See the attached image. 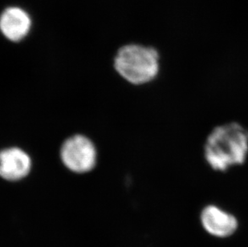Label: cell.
<instances>
[{
  "label": "cell",
  "instance_id": "obj_1",
  "mask_svg": "<svg viewBox=\"0 0 248 247\" xmlns=\"http://www.w3.org/2000/svg\"><path fill=\"white\" fill-rule=\"evenodd\" d=\"M203 152L206 163L217 172L243 166L248 156V130L238 122L216 126L205 140Z\"/></svg>",
  "mask_w": 248,
  "mask_h": 247
},
{
  "label": "cell",
  "instance_id": "obj_2",
  "mask_svg": "<svg viewBox=\"0 0 248 247\" xmlns=\"http://www.w3.org/2000/svg\"><path fill=\"white\" fill-rule=\"evenodd\" d=\"M114 68L129 84H149L159 75V54L154 47L134 44L125 45L117 51Z\"/></svg>",
  "mask_w": 248,
  "mask_h": 247
},
{
  "label": "cell",
  "instance_id": "obj_3",
  "mask_svg": "<svg viewBox=\"0 0 248 247\" xmlns=\"http://www.w3.org/2000/svg\"><path fill=\"white\" fill-rule=\"evenodd\" d=\"M60 155L66 168L73 173H89L96 166V146L84 135L77 134L68 138L61 146Z\"/></svg>",
  "mask_w": 248,
  "mask_h": 247
},
{
  "label": "cell",
  "instance_id": "obj_4",
  "mask_svg": "<svg viewBox=\"0 0 248 247\" xmlns=\"http://www.w3.org/2000/svg\"><path fill=\"white\" fill-rule=\"evenodd\" d=\"M32 162L24 149L11 147L0 151V177L9 182L24 179L31 170Z\"/></svg>",
  "mask_w": 248,
  "mask_h": 247
},
{
  "label": "cell",
  "instance_id": "obj_5",
  "mask_svg": "<svg viewBox=\"0 0 248 247\" xmlns=\"http://www.w3.org/2000/svg\"><path fill=\"white\" fill-rule=\"evenodd\" d=\"M31 28L30 15L20 7H8L0 15V31L12 42L24 40L30 31Z\"/></svg>",
  "mask_w": 248,
  "mask_h": 247
},
{
  "label": "cell",
  "instance_id": "obj_6",
  "mask_svg": "<svg viewBox=\"0 0 248 247\" xmlns=\"http://www.w3.org/2000/svg\"><path fill=\"white\" fill-rule=\"evenodd\" d=\"M204 229L209 233L216 237H227L234 233L238 222L233 215L225 212L216 205L204 208L201 215Z\"/></svg>",
  "mask_w": 248,
  "mask_h": 247
}]
</instances>
